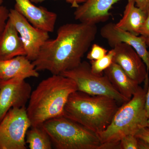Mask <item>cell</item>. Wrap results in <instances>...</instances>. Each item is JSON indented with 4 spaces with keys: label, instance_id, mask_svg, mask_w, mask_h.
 Instances as JSON below:
<instances>
[{
    "label": "cell",
    "instance_id": "obj_29",
    "mask_svg": "<svg viewBox=\"0 0 149 149\" xmlns=\"http://www.w3.org/2000/svg\"><path fill=\"white\" fill-rule=\"evenodd\" d=\"M146 44L148 46H149V36L146 37Z\"/></svg>",
    "mask_w": 149,
    "mask_h": 149
},
{
    "label": "cell",
    "instance_id": "obj_17",
    "mask_svg": "<svg viewBox=\"0 0 149 149\" xmlns=\"http://www.w3.org/2000/svg\"><path fill=\"white\" fill-rule=\"evenodd\" d=\"M147 15L142 10L136 6L133 0H128L123 16L116 24L120 29L139 36L140 29Z\"/></svg>",
    "mask_w": 149,
    "mask_h": 149
},
{
    "label": "cell",
    "instance_id": "obj_12",
    "mask_svg": "<svg viewBox=\"0 0 149 149\" xmlns=\"http://www.w3.org/2000/svg\"><path fill=\"white\" fill-rule=\"evenodd\" d=\"M15 9L35 27L48 32H53L57 15L43 7H37L31 0H15Z\"/></svg>",
    "mask_w": 149,
    "mask_h": 149
},
{
    "label": "cell",
    "instance_id": "obj_3",
    "mask_svg": "<svg viewBox=\"0 0 149 149\" xmlns=\"http://www.w3.org/2000/svg\"><path fill=\"white\" fill-rule=\"evenodd\" d=\"M117 104L109 97L76 91L70 95L63 116L98 135L111 122L118 109Z\"/></svg>",
    "mask_w": 149,
    "mask_h": 149
},
{
    "label": "cell",
    "instance_id": "obj_18",
    "mask_svg": "<svg viewBox=\"0 0 149 149\" xmlns=\"http://www.w3.org/2000/svg\"><path fill=\"white\" fill-rule=\"evenodd\" d=\"M25 142L30 149L52 148L50 138L42 124L30 127L26 133Z\"/></svg>",
    "mask_w": 149,
    "mask_h": 149
},
{
    "label": "cell",
    "instance_id": "obj_27",
    "mask_svg": "<svg viewBox=\"0 0 149 149\" xmlns=\"http://www.w3.org/2000/svg\"><path fill=\"white\" fill-rule=\"evenodd\" d=\"M137 139L138 149H149V143L142 139Z\"/></svg>",
    "mask_w": 149,
    "mask_h": 149
},
{
    "label": "cell",
    "instance_id": "obj_5",
    "mask_svg": "<svg viewBox=\"0 0 149 149\" xmlns=\"http://www.w3.org/2000/svg\"><path fill=\"white\" fill-rule=\"evenodd\" d=\"M42 125L56 149H101L96 133L63 116L47 120Z\"/></svg>",
    "mask_w": 149,
    "mask_h": 149
},
{
    "label": "cell",
    "instance_id": "obj_25",
    "mask_svg": "<svg viewBox=\"0 0 149 149\" xmlns=\"http://www.w3.org/2000/svg\"><path fill=\"white\" fill-rule=\"evenodd\" d=\"M140 35L145 37L149 36V13L147 15L146 20L143 23L140 30Z\"/></svg>",
    "mask_w": 149,
    "mask_h": 149
},
{
    "label": "cell",
    "instance_id": "obj_1",
    "mask_svg": "<svg viewBox=\"0 0 149 149\" xmlns=\"http://www.w3.org/2000/svg\"><path fill=\"white\" fill-rule=\"evenodd\" d=\"M97 33L96 25L81 22L63 24L59 27L55 39L44 43L32 63L37 71L48 70L53 74L73 69L82 62Z\"/></svg>",
    "mask_w": 149,
    "mask_h": 149
},
{
    "label": "cell",
    "instance_id": "obj_19",
    "mask_svg": "<svg viewBox=\"0 0 149 149\" xmlns=\"http://www.w3.org/2000/svg\"><path fill=\"white\" fill-rule=\"evenodd\" d=\"M114 51L113 49L109 51L105 56L97 60L91 61L92 72L96 74H102L106 69L108 68L113 62Z\"/></svg>",
    "mask_w": 149,
    "mask_h": 149
},
{
    "label": "cell",
    "instance_id": "obj_10",
    "mask_svg": "<svg viewBox=\"0 0 149 149\" xmlns=\"http://www.w3.org/2000/svg\"><path fill=\"white\" fill-rule=\"evenodd\" d=\"M100 35L112 48L118 44L125 43L132 47L140 56L149 71V52L147 49L146 37L137 36L118 28L115 23L109 22L102 27Z\"/></svg>",
    "mask_w": 149,
    "mask_h": 149
},
{
    "label": "cell",
    "instance_id": "obj_2",
    "mask_svg": "<svg viewBox=\"0 0 149 149\" xmlns=\"http://www.w3.org/2000/svg\"><path fill=\"white\" fill-rule=\"evenodd\" d=\"M76 91L74 81L61 74H53L42 80L32 92L26 108L31 126L63 116L70 95Z\"/></svg>",
    "mask_w": 149,
    "mask_h": 149
},
{
    "label": "cell",
    "instance_id": "obj_26",
    "mask_svg": "<svg viewBox=\"0 0 149 149\" xmlns=\"http://www.w3.org/2000/svg\"><path fill=\"white\" fill-rule=\"evenodd\" d=\"M31 1L33 3H38L42 2L47 0H31ZM64 1H65L68 3L70 4L71 5V7L77 8L80 5L79 4L83 3L85 2L86 0H64Z\"/></svg>",
    "mask_w": 149,
    "mask_h": 149
},
{
    "label": "cell",
    "instance_id": "obj_8",
    "mask_svg": "<svg viewBox=\"0 0 149 149\" xmlns=\"http://www.w3.org/2000/svg\"><path fill=\"white\" fill-rule=\"evenodd\" d=\"M9 19L20 36L26 52V56L31 61H34L42 46L49 39V32L33 26L15 9L10 10Z\"/></svg>",
    "mask_w": 149,
    "mask_h": 149
},
{
    "label": "cell",
    "instance_id": "obj_31",
    "mask_svg": "<svg viewBox=\"0 0 149 149\" xmlns=\"http://www.w3.org/2000/svg\"><path fill=\"white\" fill-rule=\"evenodd\" d=\"M3 3V0H0V6L2 5V4Z\"/></svg>",
    "mask_w": 149,
    "mask_h": 149
},
{
    "label": "cell",
    "instance_id": "obj_6",
    "mask_svg": "<svg viewBox=\"0 0 149 149\" xmlns=\"http://www.w3.org/2000/svg\"><path fill=\"white\" fill-rule=\"evenodd\" d=\"M60 74L73 80L77 91L91 95L109 97L118 104H123L129 100L114 88L106 75L93 73L88 62L82 61L76 67Z\"/></svg>",
    "mask_w": 149,
    "mask_h": 149
},
{
    "label": "cell",
    "instance_id": "obj_28",
    "mask_svg": "<svg viewBox=\"0 0 149 149\" xmlns=\"http://www.w3.org/2000/svg\"><path fill=\"white\" fill-rule=\"evenodd\" d=\"M145 109L147 117L149 118V83L148 87L147 89L146 95V102H145Z\"/></svg>",
    "mask_w": 149,
    "mask_h": 149
},
{
    "label": "cell",
    "instance_id": "obj_22",
    "mask_svg": "<svg viewBox=\"0 0 149 149\" xmlns=\"http://www.w3.org/2000/svg\"><path fill=\"white\" fill-rule=\"evenodd\" d=\"M10 10L4 6H0V36L4 29L9 18Z\"/></svg>",
    "mask_w": 149,
    "mask_h": 149
},
{
    "label": "cell",
    "instance_id": "obj_16",
    "mask_svg": "<svg viewBox=\"0 0 149 149\" xmlns=\"http://www.w3.org/2000/svg\"><path fill=\"white\" fill-rule=\"evenodd\" d=\"M104 72L114 88L128 100L139 90V84L132 80L118 65L113 62Z\"/></svg>",
    "mask_w": 149,
    "mask_h": 149
},
{
    "label": "cell",
    "instance_id": "obj_24",
    "mask_svg": "<svg viewBox=\"0 0 149 149\" xmlns=\"http://www.w3.org/2000/svg\"><path fill=\"white\" fill-rule=\"evenodd\" d=\"M136 6L142 10L147 15L149 13V0H133Z\"/></svg>",
    "mask_w": 149,
    "mask_h": 149
},
{
    "label": "cell",
    "instance_id": "obj_23",
    "mask_svg": "<svg viewBox=\"0 0 149 149\" xmlns=\"http://www.w3.org/2000/svg\"><path fill=\"white\" fill-rule=\"evenodd\" d=\"M135 135L138 139H142L149 143V128L148 127H145L141 128Z\"/></svg>",
    "mask_w": 149,
    "mask_h": 149
},
{
    "label": "cell",
    "instance_id": "obj_21",
    "mask_svg": "<svg viewBox=\"0 0 149 149\" xmlns=\"http://www.w3.org/2000/svg\"><path fill=\"white\" fill-rule=\"evenodd\" d=\"M119 149H138V139L134 135L123 137L119 143Z\"/></svg>",
    "mask_w": 149,
    "mask_h": 149
},
{
    "label": "cell",
    "instance_id": "obj_30",
    "mask_svg": "<svg viewBox=\"0 0 149 149\" xmlns=\"http://www.w3.org/2000/svg\"><path fill=\"white\" fill-rule=\"evenodd\" d=\"M146 127H148L149 128V118H148V120H147L146 125Z\"/></svg>",
    "mask_w": 149,
    "mask_h": 149
},
{
    "label": "cell",
    "instance_id": "obj_20",
    "mask_svg": "<svg viewBox=\"0 0 149 149\" xmlns=\"http://www.w3.org/2000/svg\"><path fill=\"white\" fill-rule=\"evenodd\" d=\"M108 51L101 46L96 44H94L87 54V58L90 61L97 60L105 56Z\"/></svg>",
    "mask_w": 149,
    "mask_h": 149
},
{
    "label": "cell",
    "instance_id": "obj_13",
    "mask_svg": "<svg viewBox=\"0 0 149 149\" xmlns=\"http://www.w3.org/2000/svg\"><path fill=\"white\" fill-rule=\"evenodd\" d=\"M122 0H86L76 8L74 19L81 23L96 25L109 20L112 6Z\"/></svg>",
    "mask_w": 149,
    "mask_h": 149
},
{
    "label": "cell",
    "instance_id": "obj_9",
    "mask_svg": "<svg viewBox=\"0 0 149 149\" xmlns=\"http://www.w3.org/2000/svg\"><path fill=\"white\" fill-rule=\"evenodd\" d=\"M32 88L24 79L0 80V122L10 109L26 107Z\"/></svg>",
    "mask_w": 149,
    "mask_h": 149
},
{
    "label": "cell",
    "instance_id": "obj_11",
    "mask_svg": "<svg viewBox=\"0 0 149 149\" xmlns=\"http://www.w3.org/2000/svg\"><path fill=\"white\" fill-rule=\"evenodd\" d=\"M113 62L117 63L132 79L139 85L148 76L147 67L140 56L131 46L120 43L113 48Z\"/></svg>",
    "mask_w": 149,
    "mask_h": 149
},
{
    "label": "cell",
    "instance_id": "obj_7",
    "mask_svg": "<svg viewBox=\"0 0 149 149\" xmlns=\"http://www.w3.org/2000/svg\"><path fill=\"white\" fill-rule=\"evenodd\" d=\"M31 126L26 107L10 109L0 122V149H26L25 137Z\"/></svg>",
    "mask_w": 149,
    "mask_h": 149
},
{
    "label": "cell",
    "instance_id": "obj_14",
    "mask_svg": "<svg viewBox=\"0 0 149 149\" xmlns=\"http://www.w3.org/2000/svg\"><path fill=\"white\" fill-rule=\"evenodd\" d=\"M38 71L32 62L25 56H19L4 61H0V80L13 78L24 79L38 77Z\"/></svg>",
    "mask_w": 149,
    "mask_h": 149
},
{
    "label": "cell",
    "instance_id": "obj_4",
    "mask_svg": "<svg viewBox=\"0 0 149 149\" xmlns=\"http://www.w3.org/2000/svg\"><path fill=\"white\" fill-rule=\"evenodd\" d=\"M144 83V88L140 86L133 97L118 108L109 125L97 135L102 143L101 149H119L120 140L123 137L135 135L141 128L146 127L148 118L145 102L148 76Z\"/></svg>",
    "mask_w": 149,
    "mask_h": 149
},
{
    "label": "cell",
    "instance_id": "obj_15",
    "mask_svg": "<svg viewBox=\"0 0 149 149\" xmlns=\"http://www.w3.org/2000/svg\"><path fill=\"white\" fill-rule=\"evenodd\" d=\"M26 55L24 45L18 32L8 18L0 36V61Z\"/></svg>",
    "mask_w": 149,
    "mask_h": 149
}]
</instances>
